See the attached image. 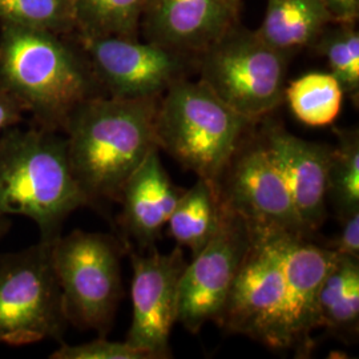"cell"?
<instances>
[{
  "label": "cell",
  "instance_id": "obj_2",
  "mask_svg": "<svg viewBox=\"0 0 359 359\" xmlns=\"http://www.w3.org/2000/svg\"><path fill=\"white\" fill-rule=\"evenodd\" d=\"M157 97L97 96L80 104L65 129L69 164L90 205L118 201L156 142Z\"/></svg>",
  "mask_w": 359,
  "mask_h": 359
},
{
  "label": "cell",
  "instance_id": "obj_24",
  "mask_svg": "<svg viewBox=\"0 0 359 359\" xmlns=\"http://www.w3.org/2000/svg\"><path fill=\"white\" fill-rule=\"evenodd\" d=\"M50 358L52 359H149V357L128 342L109 341L102 335L81 345L62 344Z\"/></svg>",
  "mask_w": 359,
  "mask_h": 359
},
{
  "label": "cell",
  "instance_id": "obj_9",
  "mask_svg": "<svg viewBox=\"0 0 359 359\" xmlns=\"http://www.w3.org/2000/svg\"><path fill=\"white\" fill-rule=\"evenodd\" d=\"M90 60L107 96L118 99L157 97L197 71V57L139 39L83 36L72 34Z\"/></svg>",
  "mask_w": 359,
  "mask_h": 359
},
{
  "label": "cell",
  "instance_id": "obj_27",
  "mask_svg": "<svg viewBox=\"0 0 359 359\" xmlns=\"http://www.w3.org/2000/svg\"><path fill=\"white\" fill-rule=\"evenodd\" d=\"M25 109L13 96L0 90V136L6 129L19 126L25 118Z\"/></svg>",
  "mask_w": 359,
  "mask_h": 359
},
{
  "label": "cell",
  "instance_id": "obj_3",
  "mask_svg": "<svg viewBox=\"0 0 359 359\" xmlns=\"http://www.w3.org/2000/svg\"><path fill=\"white\" fill-rule=\"evenodd\" d=\"M90 205L69 164L65 136L39 127L0 136V217L35 221L40 241L52 243L68 216Z\"/></svg>",
  "mask_w": 359,
  "mask_h": 359
},
{
  "label": "cell",
  "instance_id": "obj_5",
  "mask_svg": "<svg viewBox=\"0 0 359 359\" xmlns=\"http://www.w3.org/2000/svg\"><path fill=\"white\" fill-rule=\"evenodd\" d=\"M249 225V246L217 323L276 350H292V294L283 264V233Z\"/></svg>",
  "mask_w": 359,
  "mask_h": 359
},
{
  "label": "cell",
  "instance_id": "obj_1",
  "mask_svg": "<svg viewBox=\"0 0 359 359\" xmlns=\"http://www.w3.org/2000/svg\"><path fill=\"white\" fill-rule=\"evenodd\" d=\"M0 90L39 128L63 132L80 104L107 96L87 55L71 35L0 25Z\"/></svg>",
  "mask_w": 359,
  "mask_h": 359
},
{
  "label": "cell",
  "instance_id": "obj_28",
  "mask_svg": "<svg viewBox=\"0 0 359 359\" xmlns=\"http://www.w3.org/2000/svg\"><path fill=\"white\" fill-rule=\"evenodd\" d=\"M11 228V221L8 217H0V243L4 238V236L8 233Z\"/></svg>",
  "mask_w": 359,
  "mask_h": 359
},
{
  "label": "cell",
  "instance_id": "obj_6",
  "mask_svg": "<svg viewBox=\"0 0 359 359\" xmlns=\"http://www.w3.org/2000/svg\"><path fill=\"white\" fill-rule=\"evenodd\" d=\"M289 60L238 23L197 56V71L224 103L258 121L285 100Z\"/></svg>",
  "mask_w": 359,
  "mask_h": 359
},
{
  "label": "cell",
  "instance_id": "obj_15",
  "mask_svg": "<svg viewBox=\"0 0 359 359\" xmlns=\"http://www.w3.org/2000/svg\"><path fill=\"white\" fill-rule=\"evenodd\" d=\"M156 147L127 180L118 203L120 224L130 238L142 248L154 246L167 226L181 193L161 164Z\"/></svg>",
  "mask_w": 359,
  "mask_h": 359
},
{
  "label": "cell",
  "instance_id": "obj_19",
  "mask_svg": "<svg viewBox=\"0 0 359 359\" xmlns=\"http://www.w3.org/2000/svg\"><path fill=\"white\" fill-rule=\"evenodd\" d=\"M344 96L341 84L330 72H310L286 86L283 99L301 123L325 127L341 114Z\"/></svg>",
  "mask_w": 359,
  "mask_h": 359
},
{
  "label": "cell",
  "instance_id": "obj_25",
  "mask_svg": "<svg viewBox=\"0 0 359 359\" xmlns=\"http://www.w3.org/2000/svg\"><path fill=\"white\" fill-rule=\"evenodd\" d=\"M341 228L330 248L337 255L359 258V212L339 217Z\"/></svg>",
  "mask_w": 359,
  "mask_h": 359
},
{
  "label": "cell",
  "instance_id": "obj_18",
  "mask_svg": "<svg viewBox=\"0 0 359 359\" xmlns=\"http://www.w3.org/2000/svg\"><path fill=\"white\" fill-rule=\"evenodd\" d=\"M320 327L334 335L358 334L359 258L337 255L318 294Z\"/></svg>",
  "mask_w": 359,
  "mask_h": 359
},
{
  "label": "cell",
  "instance_id": "obj_8",
  "mask_svg": "<svg viewBox=\"0 0 359 359\" xmlns=\"http://www.w3.org/2000/svg\"><path fill=\"white\" fill-rule=\"evenodd\" d=\"M52 243L0 255V345L23 346L65 334L68 321L52 265Z\"/></svg>",
  "mask_w": 359,
  "mask_h": 359
},
{
  "label": "cell",
  "instance_id": "obj_14",
  "mask_svg": "<svg viewBox=\"0 0 359 359\" xmlns=\"http://www.w3.org/2000/svg\"><path fill=\"white\" fill-rule=\"evenodd\" d=\"M259 139L280 169L297 213L309 234L327 217V168L330 148L292 135L278 123H265Z\"/></svg>",
  "mask_w": 359,
  "mask_h": 359
},
{
  "label": "cell",
  "instance_id": "obj_12",
  "mask_svg": "<svg viewBox=\"0 0 359 359\" xmlns=\"http://www.w3.org/2000/svg\"><path fill=\"white\" fill-rule=\"evenodd\" d=\"M187 262L181 248L161 255H132V322L126 342L149 359L170 358L169 337L177 322L179 287Z\"/></svg>",
  "mask_w": 359,
  "mask_h": 359
},
{
  "label": "cell",
  "instance_id": "obj_13",
  "mask_svg": "<svg viewBox=\"0 0 359 359\" xmlns=\"http://www.w3.org/2000/svg\"><path fill=\"white\" fill-rule=\"evenodd\" d=\"M238 13L231 0H145L140 31L149 43L197 57L238 25Z\"/></svg>",
  "mask_w": 359,
  "mask_h": 359
},
{
  "label": "cell",
  "instance_id": "obj_20",
  "mask_svg": "<svg viewBox=\"0 0 359 359\" xmlns=\"http://www.w3.org/2000/svg\"><path fill=\"white\" fill-rule=\"evenodd\" d=\"M77 35L139 39L145 0H72Z\"/></svg>",
  "mask_w": 359,
  "mask_h": 359
},
{
  "label": "cell",
  "instance_id": "obj_11",
  "mask_svg": "<svg viewBox=\"0 0 359 359\" xmlns=\"http://www.w3.org/2000/svg\"><path fill=\"white\" fill-rule=\"evenodd\" d=\"M217 188L221 201L248 224L309 234L259 136L250 142L245 139L218 179Z\"/></svg>",
  "mask_w": 359,
  "mask_h": 359
},
{
  "label": "cell",
  "instance_id": "obj_21",
  "mask_svg": "<svg viewBox=\"0 0 359 359\" xmlns=\"http://www.w3.org/2000/svg\"><path fill=\"white\" fill-rule=\"evenodd\" d=\"M337 145L330 148L327 168V200L338 217L359 212V132L335 128Z\"/></svg>",
  "mask_w": 359,
  "mask_h": 359
},
{
  "label": "cell",
  "instance_id": "obj_10",
  "mask_svg": "<svg viewBox=\"0 0 359 359\" xmlns=\"http://www.w3.org/2000/svg\"><path fill=\"white\" fill-rule=\"evenodd\" d=\"M249 240L248 222L224 204L217 231L187 264L180 280L177 322L191 333L198 334L205 323L217 321Z\"/></svg>",
  "mask_w": 359,
  "mask_h": 359
},
{
  "label": "cell",
  "instance_id": "obj_4",
  "mask_svg": "<svg viewBox=\"0 0 359 359\" xmlns=\"http://www.w3.org/2000/svg\"><path fill=\"white\" fill-rule=\"evenodd\" d=\"M257 121L231 109L200 79L173 83L160 97L156 142L181 167L217 184Z\"/></svg>",
  "mask_w": 359,
  "mask_h": 359
},
{
  "label": "cell",
  "instance_id": "obj_7",
  "mask_svg": "<svg viewBox=\"0 0 359 359\" xmlns=\"http://www.w3.org/2000/svg\"><path fill=\"white\" fill-rule=\"evenodd\" d=\"M121 248L112 236L74 231L51 246L68 323L105 335L121 298Z\"/></svg>",
  "mask_w": 359,
  "mask_h": 359
},
{
  "label": "cell",
  "instance_id": "obj_23",
  "mask_svg": "<svg viewBox=\"0 0 359 359\" xmlns=\"http://www.w3.org/2000/svg\"><path fill=\"white\" fill-rule=\"evenodd\" d=\"M0 25L71 35L76 31L72 0H0Z\"/></svg>",
  "mask_w": 359,
  "mask_h": 359
},
{
  "label": "cell",
  "instance_id": "obj_17",
  "mask_svg": "<svg viewBox=\"0 0 359 359\" xmlns=\"http://www.w3.org/2000/svg\"><path fill=\"white\" fill-rule=\"evenodd\" d=\"M222 215L224 204L217 184L198 177L192 188L181 193L168 219V233L180 246L188 248L194 257L213 237Z\"/></svg>",
  "mask_w": 359,
  "mask_h": 359
},
{
  "label": "cell",
  "instance_id": "obj_16",
  "mask_svg": "<svg viewBox=\"0 0 359 359\" xmlns=\"http://www.w3.org/2000/svg\"><path fill=\"white\" fill-rule=\"evenodd\" d=\"M333 23L321 0H268L258 36L292 56L311 48L322 31Z\"/></svg>",
  "mask_w": 359,
  "mask_h": 359
},
{
  "label": "cell",
  "instance_id": "obj_22",
  "mask_svg": "<svg viewBox=\"0 0 359 359\" xmlns=\"http://www.w3.org/2000/svg\"><path fill=\"white\" fill-rule=\"evenodd\" d=\"M311 48L327 60L344 93L358 99L359 32L355 23H330Z\"/></svg>",
  "mask_w": 359,
  "mask_h": 359
},
{
  "label": "cell",
  "instance_id": "obj_26",
  "mask_svg": "<svg viewBox=\"0 0 359 359\" xmlns=\"http://www.w3.org/2000/svg\"><path fill=\"white\" fill-rule=\"evenodd\" d=\"M333 23H357L359 0H321Z\"/></svg>",
  "mask_w": 359,
  "mask_h": 359
},
{
  "label": "cell",
  "instance_id": "obj_29",
  "mask_svg": "<svg viewBox=\"0 0 359 359\" xmlns=\"http://www.w3.org/2000/svg\"><path fill=\"white\" fill-rule=\"evenodd\" d=\"M231 3H234V4H237V6H241V1L243 0H231Z\"/></svg>",
  "mask_w": 359,
  "mask_h": 359
}]
</instances>
